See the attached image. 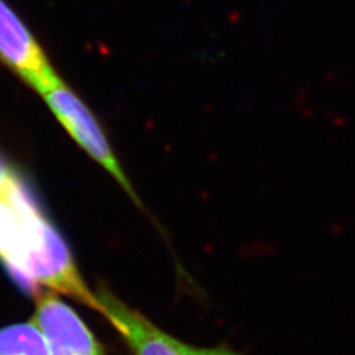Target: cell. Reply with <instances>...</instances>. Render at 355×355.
Returning a JSON list of instances; mask_svg holds the SVG:
<instances>
[{"label":"cell","instance_id":"obj_1","mask_svg":"<svg viewBox=\"0 0 355 355\" xmlns=\"http://www.w3.org/2000/svg\"><path fill=\"white\" fill-rule=\"evenodd\" d=\"M0 262L32 292L61 282L74 263L36 191L17 168L0 192Z\"/></svg>","mask_w":355,"mask_h":355},{"label":"cell","instance_id":"obj_2","mask_svg":"<svg viewBox=\"0 0 355 355\" xmlns=\"http://www.w3.org/2000/svg\"><path fill=\"white\" fill-rule=\"evenodd\" d=\"M42 96L51 107L53 114L73 136V139L89 153L91 158H94L103 168L108 171V174L120 184V187L127 192L132 202L141 211L148 214L133 184L124 173L121 164L119 162L111 142L107 139L99 121L89 111V107L64 82Z\"/></svg>","mask_w":355,"mask_h":355},{"label":"cell","instance_id":"obj_3","mask_svg":"<svg viewBox=\"0 0 355 355\" xmlns=\"http://www.w3.org/2000/svg\"><path fill=\"white\" fill-rule=\"evenodd\" d=\"M0 60L41 95L62 83L37 41L3 0H0Z\"/></svg>","mask_w":355,"mask_h":355},{"label":"cell","instance_id":"obj_4","mask_svg":"<svg viewBox=\"0 0 355 355\" xmlns=\"http://www.w3.org/2000/svg\"><path fill=\"white\" fill-rule=\"evenodd\" d=\"M32 321L44 334L51 355H104L89 327L57 292H38Z\"/></svg>","mask_w":355,"mask_h":355},{"label":"cell","instance_id":"obj_5","mask_svg":"<svg viewBox=\"0 0 355 355\" xmlns=\"http://www.w3.org/2000/svg\"><path fill=\"white\" fill-rule=\"evenodd\" d=\"M95 296L99 313L114 325L135 355H182L178 349L177 338L125 304L105 286H99Z\"/></svg>","mask_w":355,"mask_h":355},{"label":"cell","instance_id":"obj_6","mask_svg":"<svg viewBox=\"0 0 355 355\" xmlns=\"http://www.w3.org/2000/svg\"><path fill=\"white\" fill-rule=\"evenodd\" d=\"M0 355H51L44 334L31 322L0 329Z\"/></svg>","mask_w":355,"mask_h":355},{"label":"cell","instance_id":"obj_7","mask_svg":"<svg viewBox=\"0 0 355 355\" xmlns=\"http://www.w3.org/2000/svg\"><path fill=\"white\" fill-rule=\"evenodd\" d=\"M178 349L180 350L182 355H241L225 346H217V347H198L189 343H182L178 340Z\"/></svg>","mask_w":355,"mask_h":355},{"label":"cell","instance_id":"obj_8","mask_svg":"<svg viewBox=\"0 0 355 355\" xmlns=\"http://www.w3.org/2000/svg\"><path fill=\"white\" fill-rule=\"evenodd\" d=\"M13 168L12 166L10 165L6 158L0 154V192L4 190V187L7 186L8 180L12 177Z\"/></svg>","mask_w":355,"mask_h":355}]
</instances>
